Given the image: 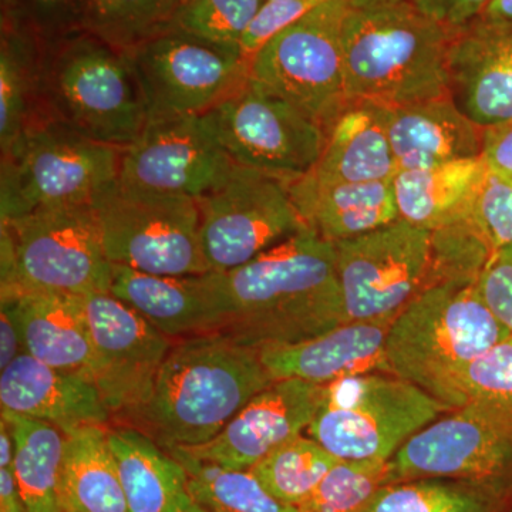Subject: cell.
<instances>
[{
  "instance_id": "12",
  "label": "cell",
  "mask_w": 512,
  "mask_h": 512,
  "mask_svg": "<svg viewBox=\"0 0 512 512\" xmlns=\"http://www.w3.org/2000/svg\"><path fill=\"white\" fill-rule=\"evenodd\" d=\"M392 484L421 478L512 491V414L467 404L413 434L390 458Z\"/></svg>"
},
{
  "instance_id": "2",
  "label": "cell",
  "mask_w": 512,
  "mask_h": 512,
  "mask_svg": "<svg viewBox=\"0 0 512 512\" xmlns=\"http://www.w3.org/2000/svg\"><path fill=\"white\" fill-rule=\"evenodd\" d=\"M272 382L258 349L224 333L174 340L147 402L116 424L163 448L200 446Z\"/></svg>"
},
{
  "instance_id": "35",
  "label": "cell",
  "mask_w": 512,
  "mask_h": 512,
  "mask_svg": "<svg viewBox=\"0 0 512 512\" xmlns=\"http://www.w3.org/2000/svg\"><path fill=\"white\" fill-rule=\"evenodd\" d=\"M338 461L311 437L301 434L275 448L251 471L276 500L298 508Z\"/></svg>"
},
{
  "instance_id": "41",
  "label": "cell",
  "mask_w": 512,
  "mask_h": 512,
  "mask_svg": "<svg viewBox=\"0 0 512 512\" xmlns=\"http://www.w3.org/2000/svg\"><path fill=\"white\" fill-rule=\"evenodd\" d=\"M471 217L493 252L512 247V177L488 168Z\"/></svg>"
},
{
  "instance_id": "4",
  "label": "cell",
  "mask_w": 512,
  "mask_h": 512,
  "mask_svg": "<svg viewBox=\"0 0 512 512\" xmlns=\"http://www.w3.org/2000/svg\"><path fill=\"white\" fill-rule=\"evenodd\" d=\"M40 103L43 119L121 150L147 126L146 104L127 53L84 32L43 47Z\"/></svg>"
},
{
  "instance_id": "5",
  "label": "cell",
  "mask_w": 512,
  "mask_h": 512,
  "mask_svg": "<svg viewBox=\"0 0 512 512\" xmlns=\"http://www.w3.org/2000/svg\"><path fill=\"white\" fill-rule=\"evenodd\" d=\"M510 335L476 284L444 282L421 292L393 320L387 362L392 375L437 399L458 370Z\"/></svg>"
},
{
  "instance_id": "48",
  "label": "cell",
  "mask_w": 512,
  "mask_h": 512,
  "mask_svg": "<svg viewBox=\"0 0 512 512\" xmlns=\"http://www.w3.org/2000/svg\"><path fill=\"white\" fill-rule=\"evenodd\" d=\"M476 20L495 25H512V0H493Z\"/></svg>"
},
{
  "instance_id": "47",
  "label": "cell",
  "mask_w": 512,
  "mask_h": 512,
  "mask_svg": "<svg viewBox=\"0 0 512 512\" xmlns=\"http://www.w3.org/2000/svg\"><path fill=\"white\" fill-rule=\"evenodd\" d=\"M0 512H26L10 467H0Z\"/></svg>"
},
{
  "instance_id": "31",
  "label": "cell",
  "mask_w": 512,
  "mask_h": 512,
  "mask_svg": "<svg viewBox=\"0 0 512 512\" xmlns=\"http://www.w3.org/2000/svg\"><path fill=\"white\" fill-rule=\"evenodd\" d=\"M43 47L25 30L0 23V151L45 120L40 103Z\"/></svg>"
},
{
  "instance_id": "27",
  "label": "cell",
  "mask_w": 512,
  "mask_h": 512,
  "mask_svg": "<svg viewBox=\"0 0 512 512\" xmlns=\"http://www.w3.org/2000/svg\"><path fill=\"white\" fill-rule=\"evenodd\" d=\"M397 173L382 109L355 104L330 128L322 157L308 174L320 183L363 184L392 181Z\"/></svg>"
},
{
  "instance_id": "21",
  "label": "cell",
  "mask_w": 512,
  "mask_h": 512,
  "mask_svg": "<svg viewBox=\"0 0 512 512\" xmlns=\"http://www.w3.org/2000/svg\"><path fill=\"white\" fill-rule=\"evenodd\" d=\"M393 320L348 322L293 345L258 349L262 365L274 380L299 379L330 384L346 377L386 373V342Z\"/></svg>"
},
{
  "instance_id": "30",
  "label": "cell",
  "mask_w": 512,
  "mask_h": 512,
  "mask_svg": "<svg viewBox=\"0 0 512 512\" xmlns=\"http://www.w3.org/2000/svg\"><path fill=\"white\" fill-rule=\"evenodd\" d=\"M13 439V474L26 512H64L60 478L66 434L47 421L2 412Z\"/></svg>"
},
{
  "instance_id": "50",
  "label": "cell",
  "mask_w": 512,
  "mask_h": 512,
  "mask_svg": "<svg viewBox=\"0 0 512 512\" xmlns=\"http://www.w3.org/2000/svg\"><path fill=\"white\" fill-rule=\"evenodd\" d=\"M507 512H512V507L510 508V510H508Z\"/></svg>"
},
{
  "instance_id": "18",
  "label": "cell",
  "mask_w": 512,
  "mask_h": 512,
  "mask_svg": "<svg viewBox=\"0 0 512 512\" xmlns=\"http://www.w3.org/2000/svg\"><path fill=\"white\" fill-rule=\"evenodd\" d=\"M323 392L322 384L274 380L252 397L214 439L200 446L171 448L205 463L251 470L275 448L308 429Z\"/></svg>"
},
{
  "instance_id": "39",
  "label": "cell",
  "mask_w": 512,
  "mask_h": 512,
  "mask_svg": "<svg viewBox=\"0 0 512 512\" xmlns=\"http://www.w3.org/2000/svg\"><path fill=\"white\" fill-rule=\"evenodd\" d=\"M264 3L265 0H185L173 29L214 45L241 50L242 37Z\"/></svg>"
},
{
  "instance_id": "28",
  "label": "cell",
  "mask_w": 512,
  "mask_h": 512,
  "mask_svg": "<svg viewBox=\"0 0 512 512\" xmlns=\"http://www.w3.org/2000/svg\"><path fill=\"white\" fill-rule=\"evenodd\" d=\"M487 170L483 157L400 170L393 178L400 220L434 231L467 217Z\"/></svg>"
},
{
  "instance_id": "33",
  "label": "cell",
  "mask_w": 512,
  "mask_h": 512,
  "mask_svg": "<svg viewBox=\"0 0 512 512\" xmlns=\"http://www.w3.org/2000/svg\"><path fill=\"white\" fill-rule=\"evenodd\" d=\"M183 464L192 501L211 512H299L276 500L251 470H234L164 448Z\"/></svg>"
},
{
  "instance_id": "8",
  "label": "cell",
  "mask_w": 512,
  "mask_h": 512,
  "mask_svg": "<svg viewBox=\"0 0 512 512\" xmlns=\"http://www.w3.org/2000/svg\"><path fill=\"white\" fill-rule=\"evenodd\" d=\"M444 410L416 384L370 373L326 384L305 433L338 460L387 461Z\"/></svg>"
},
{
  "instance_id": "10",
  "label": "cell",
  "mask_w": 512,
  "mask_h": 512,
  "mask_svg": "<svg viewBox=\"0 0 512 512\" xmlns=\"http://www.w3.org/2000/svg\"><path fill=\"white\" fill-rule=\"evenodd\" d=\"M111 264L151 275L211 272L202 251L197 200L123 187L117 181L93 202Z\"/></svg>"
},
{
  "instance_id": "38",
  "label": "cell",
  "mask_w": 512,
  "mask_h": 512,
  "mask_svg": "<svg viewBox=\"0 0 512 512\" xmlns=\"http://www.w3.org/2000/svg\"><path fill=\"white\" fill-rule=\"evenodd\" d=\"M494 255L473 217L461 218L431 231L430 286L444 282L477 284Z\"/></svg>"
},
{
  "instance_id": "6",
  "label": "cell",
  "mask_w": 512,
  "mask_h": 512,
  "mask_svg": "<svg viewBox=\"0 0 512 512\" xmlns=\"http://www.w3.org/2000/svg\"><path fill=\"white\" fill-rule=\"evenodd\" d=\"M0 225L2 292H110L113 264L93 204L40 208Z\"/></svg>"
},
{
  "instance_id": "1",
  "label": "cell",
  "mask_w": 512,
  "mask_h": 512,
  "mask_svg": "<svg viewBox=\"0 0 512 512\" xmlns=\"http://www.w3.org/2000/svg\"><path fill=\"white\" fill-rule=\"evenodd\" d=\"M227 319L242 345H293L345 323L333 242L305 228L247 264L220 272Z\"/></svg>"
},
{
  "instance_id": "14",
  "label": "cell",
  "mask_w": 512,
  "mask_h": 512,
  "mask_svg": "<svg viewBox=\"0 0 512 512\" xmlns=\"http://www.w3.org/2000/svg\"><path fill=\"white\" fill-rule=\"evenodd\" d=\"M146 104L147 121L214 109L248 77L241 50L171 29L127 53Z\"/></svg>"
},
{
  "instance_id": "44",
  "label": "cell",
  "mask_w": 512,
  "mask_h": 512,
  "mask_svg": "<svg viewBox=\"0 0 512 512\" xmlns=\"http://www.w3.org/2000/svg\"><path fill=\"white\" fill-rule=\"evenodd\" d=\"M431 19L451 29H463L473 23L493 0H410Z\"/></svg>"
},
{
  "instance_id": "40",
  "label": "cell",
  "mask_w": 512,
  "mask_h": 512,
  "mask_svg": "<svg viewBox=\"0 0 512 512\" xmlns=\"http://www.w3.org/2000/svg\"><path fill=\"white\" fill-rule=\"evenodd\" d=\"M0 23L15 26L52 43L80 32L89 0H0Z\"/></svg>"
},
{
  "instance_id": "42",
  "label": "cell",
  "mask_w": 512,
  "mask_h": 512,
  "mask_svg": "<svg viewBox=\"0 0 512 512\" xmlns=\"http://www.w3.org/2000/svg\"><path fill=\"white\" fill-rule=\"evenodd\" d=\"M326 2L329 0H266L242 37L244 59L249 63L269 39Z\"/></svg>"
},
{
  "instance_id": "49",
  "label": "cell",
  "mask_w": 512,
  "mask_h": 512,
  "mask_svg": "<svg viewBox=\"0 0 512 512\" xmlns=\"http://www.w3.org/2000/svg\"><path fill=\"white\" fill-rule=\"evenodd\" d=\"M178 512H211V511H208L207 508L201 507L200 504L195 503V501H192V498H191V500L187 501V503H185L183 505V507H181V510Z\"/></svg>"
},
{
  "instance_id": "32",
  "label": "cell",
  "mask_w": 512,
  "mask_h": 512,
  "mask_svg": "<svg viewBox=\"0 0 512 512\" xmlns=\"http://www.w3.org/2000/svg\"><path fill=\"white\" fill-rule=\"evenodd\" d=\"M185 0H89L80 32L128 53L173 29Z\"/></svg>"
},
{
  "instance_id": "45",
  "label": "cell",
  "mask_w": 512,
  "mask_h": 512,
  "mask_svg": "<svg viewBox=\"0 0 512 512\" xmlns=\"http://www.w3.org/2000/svg\"><path fill=\"white\" fill-rule=\"evenodd\" d=\"M481 157L495 173L512 177V119L484 128Z\"/></svg>"
},
{
  "instance_id": "37",
  "label": "cell",
  "mask_w": 512,
  "mask_h": 512,
  "mask_svg": "<svg viewBox=\"0 0 512 512\" xmlns=\"http://www.w3.org/2000/svg\"><path fill=\"white\" fill-rule=\"evenodd\" d=\"M387 484H392L390 460H339L298 511L365 512Z\"/></svg>"
},
{
  "instance_id": "17",
  "label": "cell",
  "mask_w": 512,
  "mask_h": 512,
  "mask_svg": "<svg viewBox=\"0 0 512 512\" xmlns=\"http://www.w3.org/2000/svg\"><path fill=\"white\" fill-rule=\"evenodd\" d=\"M234 164L210 114L153 120L121 151L119 183L198 200L224 183Z\"/></svg>"
},
{
  "instance_id": "25",
  "label": "cell",
  "mask_w": 512,
  "mask_h": 512,
  "mask_svg": "<svg viewBox=\"0 0 512 512\" xmlns=\"http://www.w3.org/2000/svg\"><path fill=\"white\" fill-rule=\"evenodd\" d=\"M306 227L329 242L345 241L400 220L392 181L328 184L306 174L289 183Z\"/></svg>"
},
{
  "instance_id": "46",
  "label": "cell",
  "mask_w": 512,
  "mask_h": 512,
  "mask_svg": "<svg viewBox=\"0 0 512 512\" xmlns=\"http://www.w3.org/2000/svg\"><path fill=\"white\" fill-rule=\"evenodd\" d=\"M25 352L22 335H20L18 318L13 311L12 302L2 298L0 312V369L8 367L13 360Z\"/></svg>"
},
{
  "instance_id": "20",
  "label": "cell",
  "mask_w": 512,
  "mask_h": 512,
  "mask_svg": "<svg viewBox=\"0 0 512 512\" xmlns=\"http://www.w3.org/2000/svg\"><path fill=\"white\" fill-rule=\"evenodd\" d=\"M448 76L451 97L477 126L512 119V25L474 20L458 29Z\"/></svg>"
},
{
  "instance_id": "24",
  "label": "cell",
  "mask_w": 512,
  "mask_h": 512,
  "mask_svg": "<svg viewBox=\"0 0 512 512\" xmlns=\"http://www.w3.org/2000/svg\"><path fill=\"white\" fill-rule=\"evenodd\" d=\"M2 298L12 302L25 353L92 379L93 346L82 295L10 291Z\"/></svg>"
},
{
  "instance_id": "43",
  "label": "cell",
  "mask_w": 512,
  "mask_h": 512,
  "mask_svg": "<svg viewBox=\"0 0 512 512\" xmlns=\"http://www.w3.org/2000/svg\"><path fill=\"white\" fill-rule=\"evenodd\" d=\"M476 286L485 305L512 333V247L491 256Z\"/></svg>"
},
{
  "instance_id": "9",
  "label": "cell",
  "mask_w": 512,
  "mask_h": 512,
  "mask_svg": "<svg viewBox=\"0 0 512 512\" xmlns=\"http://www.w3.org/2000/svg\"><path fill=\"white\" fill-rule=\"evenodd\" d=\"M352 0H329L269 39L248 63V80L329 133L349 109L342 28Z\"/></svg>"
},
{
  "instance_id": "15",
  "label": "cell",
  "mask_w": 512,
  "mask_h": 512,
  "mask_svg": "<svg viewBox=\"0 0 512 512\" xmlns=\"http://www.w3.org/2000/svg\"><path fill=\"white\" fill-rule=\"evenodd\" d=\"M208 114L231 160L261 173L296 180L325 150V128L248 77Z\"/></svg>"
},
{
  "instance_id": "22",
  "label": "cell",
  "mask_w": 512,
  "mask_h": 512,
  "mask_svg": "<svg viewBox=\"0 0 512 512\" xmlns=\"http://www.w3.org/2000/svg\"><path fill=\"white\" fill-rule=\"evenodd\" d=\"M0 404L2 412L47 421L64 434L111 421L92 379L55 369L25 352L2 370Z\"/></svg>"
},
{
  "instance_id": "11",
  "label": "cell",
  "mask_w": 512,
  "mask_h": 512,
  "mask_svg": "<svg viewBox=\"0 0 512 512\" xmlns=\"http://www.w3.org/2000/svg\"><path fill=\"white\" fill-rule=\"evenodd\" d=\"M333 247L345 323L394 320L430 288L429 229L397 220Z\"/></svg>"
},
{
  "instance_id": "23",
  "label": "cell",
  "mask_w": 512,
  "mask_h": 512,
  "mask_svg": "<svg viewBox=\"0 0 512 512\" xmlns=\"http://www.w3.org/2000/svg\"><path fill=\"white\" fill-rule=\"evenodd\" d=\"M380 109L399 171L483 154L484 128L466 116L451 96Z\"/></svg>"
},
{
  "instance_id": "13",
  "label": "cell",
  "mask_w": 512,
  "mask_h": 512,
  "mask_svg": "<svg viewBox=\"0 0 512 512\" xmlns=\"http://www.w3.org/2000/svg\"><path fill=\"white\" fill-rule=\"evenodd\" d=\"M289 183L234 164L224 183L198 198L202 251L211 272L247 264L308 228L293 204Z\"/></svg>"
},
{
  "instance_id": "26",
  "label": "cell",
  "mask_w": 512,
  "mask_h": 512,
  "mask_svg": "<svg viewBox=\"0 0 512 512\" xmlns=\"http://www.w3.org/2000/svg\"><path fill=\"white\" fill-rule=\"evenodd\" d=\"M107 439L128 512H178L191 500L183 464L146 433L114 424Z\"/></svg>"
},
{
  "instance_id": "7",
  "label": "cell",
  "mask_w": 512,
  "mask_h": 512,
  "mask_svg": "<svg viewBox=\"0 0 512 512\" xmlns=\"http://www.w3.org/2000/svg\"><path fill=\"white\" fill-rule=\"evenodd\" d=\"M121 151L57 121H37L2 154L0 221L40 208L93 204L119 181Z\"/></svg>"
},
{
  "instance_id": "36",
  "label": "cell",
  "mask_w": 512,
  "mask_h": 512,
  "mask_svg": "<svg viewBox=\"0 0 512 512\" xmlns=\"http://www.w3.org/2000/svg\"><path fill=\"white\" fill-rule=\"evenodd\" d=\"M437 400L448 410L484 404L512 414V333L458 370Z\"/></svg>"
},
{
  "instance_id": "51",
  "label": "cell",
  "mask_w": 512,
  "mask_h": 512,
  "mask_svg": "<svg viewBox=\"0 0 512 512\" xmlns=\"http://www.w3.org/2000/svg\"><path fill=\"white\" fill-rule=\"evenodd\" d=\"M265 2H266V0H265Z\"/></svg>"
},
{
  "instance_id": "19",
  "label": "cell",
  "mask_w": 512,
  "mask_h": 512,
  "mask_svg": "<svg viewBox=\"0 0 512 512\" xmlns=\"http://www.w3.org/2000/svg\"><path fill=\"white\" fill-rule=\"evenodd\" d=\"M110 293L173 340L220 332L227 319L220 272L151 275L113 264Z\"/></svg>"
},
{
  "instance_id": "3",
  "label": "cell",
  "mask_w": 512,
  "mask_h": 512,
  "mask_svg": "<svg viewBox=\"0 0 512 512\" xmlns=\"http://www.w3.org/2000/svg\"><path fill=\"white\" fill-rule=\"evenodd\" d=\"M457 32L410 0H352L342 28L350 106L400 107L451 96L448 55Z\"/></svg>"
},
{
  "instance_id": "29",
  "label": "cell",
  "mask_w": 512,
  "mask_h": 512,
  "mask_svg": "<svg viewBox=\"0 0 512 512\" xmlns=\"http://www.w3.org/2000/svg\"><path fill=\"white\" fill-rule=\"evenodd\" d=\"M60 491L64 512H128L107 426L66 434Z\"/></svg>"
},
{
  "instance_id": "16",
  "label": "cell",
  "mask_w": 512,
  "mask_h": 512,
  "mask_svg": "<svg viewBox=\"0 0 512 512\" xmlns=\"http://www.w3.org/2000/svg\"><path fill=\"white\" fill-rule=\"evenodd\" d=\"M83 296L93 346V382L116 423L147 402L174 340L110 292Z\"/></svg>"
},
{
  "instance_id": "34",
  "label": "cell",
  "mask_w": 512,
  "mask_h": 512,
  "mask_svg": "<svg viewBox=\"0 0 512 512\" xmlns=\"http://www.w3.org/2000/svg\"><path fill=\"white\" fill-rule=\"evenodd\" d=\"M504 498L467 481L421 478L384 485L365 512H497Z\"/></svg>"
}]
</instances>
